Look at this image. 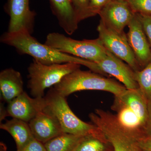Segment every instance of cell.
Here are the masks:
<instances>
[{
  "mask_svg": "<svg viewBox=\"0 0 151 151\" xmlns=\"http://www.w3.org/2000/svg\"><path fill=\"white\" fill-rule=\"evenodd\" d=\"M31 35L24 32H7L2 35L1 41L14 47L19 53L29 55L45 65L73 63L86 66L93 72L105 76L95 63L60 52L45 43H41Z\"/></svg>",
  "mask_w": 151,
  "mask_h": 151,
  "instance_id": "1",
  "label": "cell"
},
{
  "mask_svg": "<svg viewBox=\"0 0 151 151\" xmlns=\"http://www.w3.org/2000/svg\"><path fill=\"white\" fill-rule=\"evenodd\" d=\"M58 94L66 97L74 92L84 90H99L112 93L115 96L125 92L127 88L119 82L92 71L80 68L65 76L52 87Z\"/></svg>",
  "mask_w": 151,
  "mask_h": 151,
  "instance_id": "2",
  "label": "cell"
},
{
  "mask_svg": "<svg viewBox=\"0 0 151 151\" xmlns=\"http://www.w3.org/2000/svg\"><path fill=\"white\" fill-rule=\"evenodd\" d=\"M64 96L52 87L45 97L47 107L58 120L63 133L81 136L105 137L98 127L83 122L71 111Z\"/></svg>",
  "mask_w": 151,
  "mask_h": 151,
  "instance_id": "3",
  "label": "cell"
},
{
  "mask_svg": "<svg viewBox=\"0 0 151 151\" xmlns=\"http://www.w3.org/2000/svg\"><path fill=\"white\" fill-rule=\"evenodd\" d=\"M73 63L47 65L33 59L28 68V88L33 97H43L45 90L59 83L64 77L79 69Z\"/></svg>",
  "mask_w": 151,
  "mask_h": 151,
  "instance_id": "4",
  "label": "cell"
},
{
  "mask_svg": "<svg viewBox=\"0 0 151 151\" xmlns=\"http://www.w3.org/2000/svg\"><path fill=\"white\" fill-rule=\"evenodd\" d=\"M45 44L60 52L96 63L105 58L108 51L98 38L76 40L57 32L49 34Z\"/></svg>",
  "mask_w": 151,
  "mask_h": 151,
  "instance_id": "5",
  "label": "cell"
},
{
  "mask_svg": "<svg viewBox=\"0 0 151 151\" xmlns=\"http://www.w3.org/2000/svg\"><path fill=\"white\" fill-rule=\"evenodd\" d=\"M89 116L92 124L101 131L114 151H142L137 140L119 124L116 115L97 109Z\"/></svg>",
  "mask_w": 151,
  "mask_h": 151,
  "instance_id": "6",
  "label": "cell"
},
{
  "mask_svg": "<svg viewBox=\"0 0 151 151\" xmlns=\"http://www.w3.org/2000/svg\"><path fill=\"white\" fill-rule=\"evenodd\" d=\"M97 31L98 38L108 51L126 62L134 71L141 70L124 31L113 29L101 20Z\"/></svg>",
  "mask_w": 151,
  "mask_h": 151,
  "instance_id": "7",
  "label": "cell"
},
{
  "mask_svg": "<svg viewBox=\"0 0 151 151\" xmlns=\"http://www.w3.org/2000/svg\"><path fill=\"white\" fill-rule=\"evenodd\" d=\"M29 0H8L7 11L10 16L8 32L32 33L35 13L31 10Z\"/></svg>",
  "mask_w": 151,
  "mask_h": 151,
  "instance_id": "8",
  "label": "cell"
},
{
  "mask_svg": "<svg viewBox=\"0 0 151 151\" xmlns=\"http://www.w3.org/2000/svg\"><path fill=\"white\" fill-rule=\"evenodd\" d=\"M127 37L141 70L151 62V48L137 14L128 26Z\"/></svg>",
  "mask_w": 151,
  "mask_h": 151,
  "instance_id": "9",
  "label": "cell"
},
{
  "mask_svg": "<svg viewBox=\"0 0 151 151\" xmlns=\"http://www.w3.org/2000/svg\"><path fill=\"white\" fill-rule=\"evenodd\" d=\"M44 97H30L24 92L8 103L9 116L29 123L46 107Z\"/></svg>",
  "mask_w": 151,
  "mask_h": 151,
  "instance_id": "10",
  "label": "cell"
},
{
  "mask_svg": "<svg viewBox=\"0 0 151 151\" xmlns=\"http://www.w3.org/2000/svg\"><path fill=\"white\" fill-rule=\"evenodd\" d=\"M134 14L128 2L113 0L103 8L98 14L100 20L108 26L118 31L123 32Z\"/></svg>",
  "mask_w": 151,
  "mask_h": 151,
  "instance_id": "11",
  "label": "cell"
},
{
  "mask_svg": "<svg viewBox=\"0 0 151 151\" xmlns=\"http://www.w3.org/2000/svg\"><path fill=\"white\" fill-rule=\"evenodd\" d=\"M28 124L34 138L43 144L63 133L58 120L46 105Z\"/></svg>",
  "mask_w": 151,
  "mask_h": 151,
  "instance_id": "12",
  "label": "cell"
},
{
  "mask_svg": "<svg viewBox=\"0 0 151 151\" xmlns=\"http://www.w3.org/2000/svg\"><path fill=\"white\" fill-rule=\"evenodd\" d=\"M97 64L105 75L113 76L127 89L139 88L135 78V71L128 64L110 52L108 50L106 56Z\"/></svg>",
  "mask_w": 151,
  "mask_h": 151,
  "instance_id": "13",
  "label": "cell"
},
{
  "mask_svg": "<svg viewBox=\"0 0 151 151\" xmlns=\"http://www.w3.org/2000/svg\"><path fill=\"white\" fill-rule=\"evenodd\" d=\"M113 103L124 105L131 109L147 129L149 119L148 101L139 88L127 89L122 94L115 96Z\"/></svg>",
  "mask_w": 151,
  "mask_h": 151,
  "instance_id": "14",
  "label": "cell"
},
{
  "mask_svg": "<svg viewBox=\"0 0 151 151\" xmlns=\"http://www.w3.org/2000/svg\"><path fill=\"white\" fill-rule=\"evenodd\" d=\"M52 13L58 24L68 35L77 30L79 23L71 0H49Z\"/></svg>",
  "mask_w": 151,
  "mask_h": 151,
  "instance_id": "15",
  "label": "cell"
},
{
  "mask_svg": "<svg viewBox=\"0 0 151 151\" xmlns=\"http://www.w3.org/2000/svg\"><path fill=\"white\" fill-rule=\"evenodd\" d=\"M20 73L13 68L3 70L0 73L1 98L7 103L24 92Z\"/></svg>",
  "mask_w": 151,
  "mask_h": 151,
  "instance_id": "16",
  "label": "cell"
},
{
  "mask_svg": "<svg viewBox=\"0 0 151 151\" xmlns=\"http://www.w3.org/2000/svg\"><path fill=\"white\" fill-rule=\"evenodd\" d=\"M0 128L8 132L16 144L17 151H21L34 139L33 135L27 122L12 119L1 123Z\"/></svg>",
  "mask_w": 151,
  "mask_h": 151,
  "instance_id": "17",
  "label": "cell"
},
{
  "mask_svg": "<svg viewBox=\"0 0 151 151\" xmlns=\"http://www.w3.org/2000/svg\"><path fill=\"white\" fill-rule=\"evenodd\" d=\"M85 136L63 133L44 145L47 151H72Z\"/></svg>",
  "mask_w": 151,
  "mask_h": 151,
  "instance_id": "18",
  "label": "cell"
},
{
  "mask_svg": "<svg viewBox=\"0 0 151 151\" xmlns=\"http://www.w3.org/2000/svg\"><path fill=\"white\" fill-rule=\"evenodd\" d=\"M105 142H108L105 137L85 136L72 151H106Z\"/></svg>",
  "mask_w": 151,
  "mask_h": 151,
  "instance_id": "19",
  "label": "cell"
},
{
  "mask_svg": "<svg viewBox=\"0 0 151 151\" xmlns=\"http://www.w3.org/2000/svg\"><path fill=\"white\" fill-rule=\"evenodd\" d=\"M135 78L139 88L146 99L151 100V62L142 70L135 71Z\"/></svg>",
  "mask_w": 151,
  "mask_h": 151,
  "instance_id": "20",
  "label": "cell"
},
{
  "mask_svg": "<svg viewBox=\"0 0 151 151\" xmlns=\"http://www.w3.org/2000/svg\"><path fill=\"white\" fill-rule=\"evenodd\" d=\"M71 1L79 22L92 17L89 10L90 0H71Z\"/></svg>",
  "mask_w": 151,
  "mask_h": 151,
  "instance_id": "21",
  "label": "cell"
},
{
  "mask_svg": "<svg viewBox=\"0 0 151 151\" xmlns=\"http://www.w3.org/2000/svg\"><path fill=\"white\" fill-rule=\"evenodd\" d=\"M128 2L135 13L151 16V0H129Z\"/></svg>",
  "mask_w": 151,
  "mask_h": 151,
  "instance_id": "22",
  "label": "cell"
},
{
  "mask_svg": "<svg viewBox=\"0 0 151 151\" xmlns=\"http://www.w3.org/2000/svg\"><path fill=\"white\" fill-rule=\"evenodd\" d=\"M142 24L151 48V16L137 13Z\"/></svg>",
  "mask_w": 151,
  "mask_h": 151,
  "instance_id": "23",
  "label": "cell"
},
{
  "mask_svg": "<svg viewBox=\"0 0 151 151\" xmlns=\"http://www.w3.org/2000/svg\"><path fill=\"white\" fill-rule=\"evenodd\" d=\"M113 0H90L89 10L92 17L99 14L101 10Z\"/></svg>",
  "mask_w": 151,
  "mask_h": 151,
  "instance_id": "24",
  "label": "cell"
},
{
  "mask_svg": "<svg viewBox=\"0 0 151 151\" xmlns=\"http://www.w3.org/2000/svg\"><path fill=\"white\" fill-rule=\"evenodd\" d=\"M21 151H47L44 145L35 138L31 141Z\"/></svg>",
  "mask_w": 151,
  "mask_h": 151,
  "instance_id": "25",
  "label": "cell"
},
{
  "mask_svg": "<svg viewBox=\"0 0 151 151\" xmlns=\"http://www.w3.org/2000/svg\"><path fill=\"white\" fill-rule=\"evenodd\" d=\"M138 143L142 150L151 151V135H145L138 141Z\"/></svg>",
  "mask_w": 151,
  "mask_h": 151,
  "instance_id": "26",
  "label": "cell"
},
{
  "mask_svg": "<svg viewBox=\"0 0 151 151\" xmlns=\"http://www.w3.org/2000/svg\"><path fill=\"white\" fill-rule=\"evenodd\" d=\"M149 119L146 135H151V100L148 101Z\"/></svg>",
  "mask_w": 151,
  "mask_h": 151,
  "instance_id": "27",
  "label": "cell"
},
{
  "mask_svg": "<svg viewBox=\"0 0 151 151\" xmlns=\"http://www.w3.org/2000/svg\"><path fill=\"white\" fill-rule=\"evenodd\" d=\"M9 116L7 108H6L3 103H1L0 106V122L1 124L6 117Z\"/></svg>",
  "mask_w": 151,
  "mask_h": 151,
  "instance_id": "28",
  "label": "cell"
},
{
  "mask_svg": "<svg viewBox=\"0 0 151 151\" xmlns=\"http://www.w3.org/2000/svg\"><path fill=\"white\" fill-rule=\"evenodd\" d=\"M0 151H7V147L5 144L1 142L0 143Z\"/></svg>",
  "mask_w": 151,
  "mask_h": 151,
  "instance_id": "29",
  "label": "cell"
},
{
  "mask_svg": "<svg viewBox=\"0 0 151 151\" xmlns=\"http://www.w3.org/2000/svg\"><path fill=\"white\" fill-rule=\"evenodd\" d=\"M121 1H126L128 2V1H129V0H121Z\"/></svg>",
  "mask_w": 151,
  "mask_h": 151,
  "instance_id": "30",
  "label": "cell"
},
{
  "mask_svg": "<svg viewBox=\"0 0 151 151\" xmlns=\"http://www.w3.org/2000/svg\"><path fill=\"white\" fill-rule=\"evenodd\" d=\"M142 151H149L145 150H142Z\"/></svg>",
  "mask_w": 151,
  "mask_h": 151,
  "instance_id": "31",
  "label": "cell"
}]
</instances>
